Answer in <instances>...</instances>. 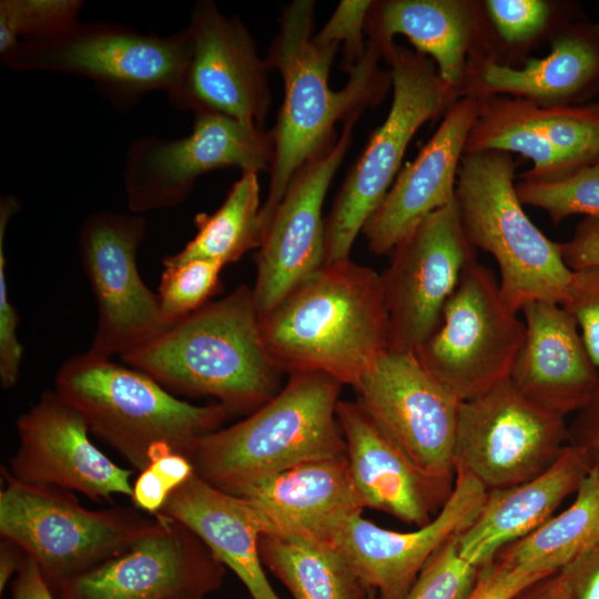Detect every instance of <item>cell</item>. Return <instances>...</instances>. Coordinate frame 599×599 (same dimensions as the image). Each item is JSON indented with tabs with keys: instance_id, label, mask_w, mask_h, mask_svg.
Instances as JSON below:
<instances>
[{
	"instance_id": "1",
	"label": "cell",
	"mask_w": 599,
	"mask_h": 599,
	"mask_svg": "<svg viewBox=\"0 0 599 599\" xmlns=\"http://www.w3.org/2000/svg\"><path fill=\"white\" fill-rule=\"evenodd\" d=\"M314 20V1L294 0L285 6L265 59L268 70H277L282 77L284 100L272 129L271 179L260 212L263 235L294 173L337 139L336 122L376 105L392 85L390 71L378 65L380 49L368 40L366 53L348 72L345 87L331 90L329 70L339 45L316 42Z\"/></svg>"
},
{
	"instance_id": "2",
	"label": "cell",
	"mask_w": 599,
	"mask_h": 599,
	"mask_svg": "<svg viewBox=\"0 0 599 599\" xmlns=\"http://www.w3.org/2000/svg\"><path fill=\"white\" fill-rule=\"evenodd\" d=\"M283 373H322L354 386L388 349L380 275L351 258L324 264L260 318Z\"/></svg>"
},
{
	"instance_id": "3",
	"label": "cell",
	"mask_w": 599,
	"mask_h": 599,
	"mask_svg": "<svg viewBox=\"0 0 599 599\" xmlns=\"http://www.w3.org/2000/svg\"><path fill=\"white\" fill-rule=\"evenodd\" d=\"M172 394L210 396L229 413L254 412L283 372L262 337L253 291L242 284L121 356Z\"/></svg>"
},
{
	"instance_id": "4",
	"label": "cell",
	"mask_w": 599,
	"mask_h": 599,
	"mask_svg": "<svg viewBox=\"0 0 599 599\" xmlns=\"http://www.w3.org/2000/svg\"><path fill=\"white\" fill-rule=\"evenodd\" d=\"M342 384L322 373H294L244 420L202 437L191 457L195 474L241 496L294 466L346 457L336 407Z\"/></svg>"
},
{
	"instance_id": "5",
	"label": "cell",
	"mask_w": 599,
	"mask_h": 599,
	"mask_svg": "<svg viewBox=\"0 0 599 599\" xmlns=\"http://www.w3.org/2000/svg\"><path fill=\"white\" fill-rule=\"evenodd\" d=\"M54 389L81 414L91 434L139 471L160 444L191 459L199 440L220 429L229 414L220 403L182 400L143 372L89 351L63 362Z\"/></svg>"
},
{
	"instance_id": "6",
	"label": "cell",
	"mask_w": 599,
	"mask_h": 599,
	"mask_svg": "<svg viewBox=\"0 0 599 599\" xmlns=\"http://www.w3.org/2000/svg\"><path fill=\"white\" fill-rule=\"evenodd\" d=\"M515 171L510 153H464L455 199L469 243L495 258L504 301L519 313L532 302L560 305L572 271L562 258L560 243L548 238L525 212Z\"/></svg>"
},
{
	"instance_id": "7",
	"label": "cell",
	"mask_w": 599,
	"mask_h": 599,
	"mask_svg": "<svg viewBox=\"0 0 599 599\" xmlns=\"http://www.w3.org/2000/svg\"><path fill=\"white\" fill-rule=\"evenodd\" d=\"M0 535L32 558L55 593L125 552L154 524L138 508L83 507L71 490L21 481L1 467Z\"/></svg>"
},
{
	"instance_id": "8",
	"label": "cell",
	"mask_w": 599,
	"mask_h": 599,
	"mask_svg": "<svg viewBox=\"0 0 599 599\" xmlns=\"http://www.w3.org/2000/svg\"><path fill=\"white\" fill-rule=\"evenodd\" d=\"M192 55L187 28L159 37L112 22L77 21L43 39L20 41L0 54L12 71H48L83 77L119 106L150 91L177 101Z\"/></svg>"
},
{
	"instance_id": "9",
	"label": "cell",
	"mask_w": 599,
	"mask_h": 599,
	"mask_svg": "<svg viewBox=\"0 0 599 599\" xmlns=\"http://www.w3.org/2000/svg\"><path fill=\"white\" fill-rule=\"evenodd\" d=\"M383 58L390 67L392 106L348 171L325 220L324 264L349 258L355 238L389 190L414 134L461 98L426 55L394 43Z\"/></svg>"
},
{
	"instance_id": "10",
	"label": "cell",
	"mask_w": 599,
	"mask_h": 599,
	"mask_svg": "<svg viewBox=\"0 0 599 599\" xmlns=\"http://www.w3.org/2000/svg\"><path fill=\"white\" fill-rule=\"evenodd\" d=\"M524 338V321L505 303L493 271L475 257L447 301L439 325L415 355L463 402L509 378Z\"/></svg>"
},
{
	"instance_id": "11",
	"label": "cell",
	"mask_w": 599,
	"mask_h": 599,
	"mask_svg": "<svg viewBox=\"0 0 599 599\" xmlns=\"http://www.w3.org/2000/svg\"><path fill=\"white\" fill-rule=\"evenodd\" d=\"M274 135L226 114L194 113L191 133L182 138L143 136L128 148L124 189L132 213L183 202L202 174L221 167L243 173L271 170Z\"/></svg>"
},
{
	"instance_id": "12",
	"label": "cell",
	"mask_w": 599,
	"mask_h": 599,
	"mask_svg": "<svg viewBox=\"0 0 599 599\" xmlns=\"http://www.w3.org/2000/svg\"><path fill=\"white\" fill-rule=\"evenodd\" d=\"M565 417L526 398L508 379L459 404L455 470L486 490L511 487L547 470L568 445Z\"/></svg>"
},
{
	"instance_id": "13",
	"label": "cell",
	"mask_w": 599,
	"mask_h": 599,
	"mask_svg": "<svg viewBox=\"0 0 599 599\" xmlns=\"http://www.w3.org/2000/svg\"><path fill=\"white\" fill-rule=\"evenodd\" d=\"M357 403L425 476L453 490L458 400L413 352L387 349L353 386Z\"/></svg>"
},
{
	"instance_id": "14",
	"label": "cell",
	"mask_w": 599,
	"mask_h": 599,
	"mask_svg": "<svg viewBox=\"0 0 599 599\" xmlns=\"http://www.w3.org/2000/svg\"><path fill=\"white\" fill-rule=\"evenodd\" d=\"M145 233L142 215L106 210L92 213L80 227L79 255L98 307L88 351L97 356L121 357L170 326L158 293L143 282L138 268Z\"/></svg>"
},
{
	"instance_id": "15",
	"label": "cell",
	"mask_w": 599,
	"mask_h": 599,
	"mask_svg": "<svg viewBox=\"0 0 599 599\" xmlns=\"http://www.w3.org/2000/svg\"><path fill=\"white\" fill-rule=\"evenodd\" d=\"M392 252L380 274L388 348L415 353L439 325L465 267L476 257L456 199L426 216Z\"/></svg>"
},
{
	"instance_id": "16",
	"label": "cell",
	"mask_w": 599,
	"mask_h": 599,
	"mask_svg": "<svg viewBox=\"0 0 599 599\" xmlns=\"http://www.w3.org/2000/svg\"><path fill=\"white\" fill-rule=\"evenodd\" d=\"M125 552L61 586L58 599H204L224 566L185 525L162 514Z\"/></svg>"
},
{
	"instance_id": "17",
	"label": "cell",
	"mask_w": 599,
	"mask_h": 599,
	"mask_svg": "<svg viewBox=\"0 0 599 599\" xmlns=\"http://www.w3.org/2000/svg\"><path fill=\"white\" fill-rule=\"evenodd\" d=\"M358 118L346 120L342 134L294 173L270 220L255 256L252 288L260 318L324 265L323 202L351 145Z\"/></svg>"
},
{
	"instance_id": "18",
	"label": "cell",
	"mask_w": 599,
	"mask_h": 599,
	"mask_svg": "<svg viewBox=\"0 0 599 599\" xmlns=\"http://www.w3.org/2000/svg\"><path fill=\"white\" fill-rule=\"evenodd\" d=\"M486 488L468 473L456 469L453 491L438 514L415 531L382 528L356 512L339 519L324 539L344 555L353 571L378 599H402L429 558L476 519Z\"/></svg>"
},
{
	"instance_id": "19",
	"label": "cell",
	"mask_w": 599,
	"mask_h": 599,
	"mask_svg": "<svg viewBox=\"0 0 599 599\" xmlns=\"http://www.w3.org/2000/svg\"><path fill=\"white\" fill-rule=\"evenodd\" d=\"M478 100V113L465 153H518L534 164L519 179H557L599 156V101L582 105H540L505 95Z\"/></svg>"
},
{
	"instance_id": "20",
	"label": "cell",
	"mask_w": 599,
	"mask_h": 599,
	"mask_svg": "<svg viewBox=\"0 0 599 599\" xmlns=\"http://www.w3.org/2000/svg\"><path fill=\"white\" fill-rule=\"evenodd\" d=\"M19 446L8 471L30 484L51 485L79 491L94 501L113 495L131 498V469L120 467L90 439L81 414L54 388L17 420Z\"/></svg>"
},
{
	"instance_id": "21",
	"label": "cell",
	"mask_w": 599,
	"mask_h": 599,
	"mask_svg": "<svg viewBox=\"0 0 599 599\" xmlns=\"http://www.w3.org/2000/svg\"><path fill=\"white\" fill-rule=\"evenodd\" d=\"M187 30L192 55L175 106L212 111L264 128L271 102L265 59L237 18L210 0L192 9Z\"/></svg>"
},
{
	"instance_id": "22",
	"label": "cell",
	"mask_w": 599,
	"mask_h": 599,
	"mask_svg": "<svg viewBox=\"0 0 599 599\" xmlns=\"http://www.w3.org/2000/svg\"><path fill=\"white\" fill-rule=\"evenodd\" d=\"M550 39V53L524 67L484 53L468 60L461 97L508 94L540 105H582L599 92V23L566 20Z\"/></svg>"
},
{
	"instance_id": "23",
	"label": "cell",
	"mask_w": 599,
	"mask_h": 599,
	"mask_svg": "<svg viewBox=\"0 0 599 599\" xmlns=\"http://www.w3.org/2000/svg\"><path fill=\"white\" fill-rule=\"evenodd\" d=\"M478 108V99L459 98L415 160L399 172L363 229L374 254L392 252L426 216L455 199L458 170Z\"/></svg>"
},
{
	"instance_id": "24",
	"label": "cell",
	"mask_w": 599,
	"mask_h": 599,
	"mask_svg": "<svg viewBox=\"0 0 599 599\" xmlns=\"http://www.w3.org/2000/svg\"><path fill=\"white\" fill-rule=\"evenodd\" d=\"M336 415L362 506L418 528L430 522L453 490L418 470L357 402L339 399Z\"/></svg>"
},
{
	"instance_id": "25",
	"label": "cell",
	"mask_w": 599,
	"mask_h": 599,
	"mask_svg": "<svg viewBox=\"0 0 599 599\" xmlns=\"http://www.w3.org/2000/svg\"><path fill=\"white\" fill-rule=\"evenodd\" d=\"M525 338L509 380L529 400L565 417L581 410L599 386L573 317L559 304L532 302L520 311Z\"/></svg>"
},
{
	"instance_id": "26",
	"label": "cell",
	"mask_w": 599,
	"mask_h": 599,
	"mask_svg": "<svg viewBox=\"0 0 599 599\" xmlns=\"http://www.w3.org/2000/svg\"><path fill=\"white\" fill-rule=\"evenodd\" d=\"M366 34L383 53L405 35L416 52L429 55L439 77L461 97L468 60L491 52L490 28L481 1L386 0L374 1Z\"/></svg>"
},
{
	"instance_id": "27",
	"label": "cell",
	"mask_w": 599,
	"mask_h": 599,
	"mask_svg": "<svg viewBox=\"0 0 599 599\" xmlns=\"http://www.w3.org/2000/svg\"><path fill=\"white\" fill-rule=\"evenodd\" d=\"M589 470L583 451L568 444L539 476L488 490L476 519L458 536L460 556L478 569L493 561L504 547L550 519L560 504L576 494Z\"/></svg>"
},
{
	"instance_id": "28",
	"label": "cell",
	"mask_w": 599,
	"mask_h": 599,
	"mask_svg": "<svg viewBox=\"0 0 599 599\" xmlns=\"http://www.w3.org/2000/svg\"><path fill=\"white\" fill-rule=\"evenodd\" d=\"M159 512L191 529L240 578L252 599H280L260 555L263 524L246 499L213 487L194 473Z\"/></svg>"
},
{
	"instance_id": "29",
	"label": "cell",
	"mask_w": 599,
	"mask_h": 599,
	"mask_svg": "<svg viewBox=\"0 0 599 599\" xmlns=\"http://www.w3.org/2000/svg\"><path fill=\"white\" fill-rule=\"evenodd\" d=\"M238 497L257 511L263 534H308L325 538L339 519L364 509L353 487L346 457L294 466Z\"/></svg>"
},
{
	"instance_id": "30",
	"label": "cell",
	"mask_w": 599,
	"mask_h": 599,
	"mask_svg": "<svg viewBox=\"0 0 599 599\" xmlns=\"http://www.w3.org/2000/svg\"><path fill=\"white\" fill-rule=\"evenodd\" d=\"M263 565L294 599H366L367 589L329 540L308 534H262Z\"/></svg>"
},
{
	"instance_id": "31",
	"label": "cell",
	"mask_w": 599,
	"mask_h": 599,
	"mask_svg": "<svg viewBox=\"0 0 599 599\" xmlns=\"http://www.w3.org/2000/svg\"><path fill=\"white\" fill-rule=\"evenodd\" d=\"M598 546L599 470L590 467L566 510L504 547L495 558L527 572L552 573Z\"/></svg>"
},
{
	"instance_id": "32",
	"label": "cell",
	"mask_w": 599,
	"mask_h": 599,
	"mask_svg": "<svg viewBox=\"0 0 599 599\" xmlns=\"http://www.w3.org/2000/svg\"><path fill=\"white\" fill-rule=\"evenodd\" d=\"M261 207L257 174L243 173L214 213L195 215L194 237L180 252L164 260H214L224 266L238 261L246 252L261 245Z\"/></svg>"
},
{
	"instance_id": "33",
	"label": "cell",
	"mask_w": 599,
	"mask_h": 599,
	"mask_svg": "<svg viewBox=\"0 0 599 599\" xmlns=\"http://www.w3.org/2000/svg\"><path fill=\"white\" fill-rule=\"evenodd\" d=\"M481 6L490 28L494 59L499 47L505 48L504 54L507 50L512 57L516 52L520 55L545 37L550 38L566 20L581 17L575 3L546 0H486Z\"/></svg>"
},
{
	"instance_id": "34",
	"label": "cell",
	"mask_w": 599,
	"mask_h": 599,
	"mask_svg": "<svg viewBox=\"0 0 599 599\" xmlns=\"http://www.w3.org/2000/svg\"><path fill=\"white\" fill-rule=\"evenodd\" d=\"M515 187L524 205L544 210L556 224L575 214L599 221V156L567 175L520 179Z\"/></svg>"
},
{
	"instance_id": "35",
	"label": "cell",
	"mask_w": 599,
	"mask_h": 599,
	"mask_svg": "<svg viewBox=\"0 0 599 599\" xmlns=\"http://www.w3.org/2000/svg\"><path fill=\"white\" fill-rule=\"evenodd\" d=\"M158 288L162 315L171 326L209 303L224 264L214 260L170 262L163 258Z\"/></svg>"
},
{
	"instance_id": "36",
	"label": "cell",
	"mask_w": 599,
	"mask_h": 599,
	"mask_svg": "<svg viewBox=\"0 0 599 599\" xmlns=\"http://www.w3.org/2000/svg\"><path fill=\"white\" fill-rule=\"evenodd\" d=\"M81 0H1L0 54L20 41L55 35L78 20Z\"/></svg>"
},
{
	"instance_id": "37",
	"label": "cell",
	"mask_w": 599,
	"mask_h": 599,
	"mask_svg": "<svg viewBox=\"0 0 599 599\" xmlns=\"http://www.w3.org/2000/svg\"><path fill=\"white\" fill-rule=\"evenodd\" d=\"M458 536L447 540L429 558L402 599H464L470 592L478 568L460 556Z\"/></svg>"
},
{
	"instance_id": "38",
	"label": "cell",
	"mask_w": 599,
	"mask_h": 599,
	"mask_svg": "<svg viewBox=\"0 0 599 599\" xmlns=\"http://www.w3.org/2000/svg\"><path fill=\"white\" fill-rule=\"evenodd\" d=\"M149 457L150 464L133 483L131 499L135 508L154 516L195 469L190 458L165 444L153 446Z\"/></svg>"
},
{
	"instance_id": "39",
	"label": "cell",
	"mask_w": 599,
	"mask_h": 599,
	"mask_svg": "<svg viewBox=\"0 0 599 599\" xmlns=\"http://www.w3.org/2000/svg\"><path fill=\"white\" fill-rule=\"evenodd\" d=\"M19 209V201L6 195L0 200V383L2 388H12L20 374L23 358V346L17 329L19 314L11 303L7 280V258L4 253V235L9 220Z\"/></svg>"
},
{
	"instance_id": "40",
	"label": "cell",
	"mask_w": 599,
	"mask_h": 599,
	"mask_svg": "<svg viewBox=\"0 0 599 599\" xmlns=\"http://www.w3.org/2000/svg\"><path fill=\"white\" fill-rule=\"evenodd\" d=\"M560 305L576 321L587 352L599 370V265L572 271Z\"/></svg>"
},
{
	"instance_id": "41",
	"label": "cell",
	"mask_w": 599,
	"mask_h": 599,
	"mask_svg": "<svg viewBox=\"0 0 599 599\" xmlns=\"http://www.w3.org/2000/svg\"><path fill=\"white\" fill-rule=\"evenodd\" d=\"M374 1L343 0L335 11L314 34V40L323 44L343 43L344 62L342 68L348 73L364 57L367 50L366 23Z\"/></svg>"
},
{
	"instance_id": "42",
	"label": "cell",
	"mask_w": 599,
	"mask_h": 599,
	"mask_svg": "<svg viewBox=\"0 0 599 599\" xmlns=\"http://www.w3.org/2000/svg\"><path fill=\"white\" fill-rule=\"evenodd\" d=\"M549 573L527 572L495 558L480 567L476 582L464 599H509L524 587Z\"/></svg>"
},
{
	"instance_id": "43",
	"label": "cell",
	"mask_w": 599,
	"mask_h": 599,
	"mask_svg": "<svg viewBox=\"0 0 599 599\" xmlns=\"http://www.w3.org/2000/svg\"><path fill=\"white\" fill-rule=\"evenodd\" d=\"M560 251L571 271L599 265V221L585 217L572 237L560 243Z\"/></svg>"
},
{
	"instance_id": "44",
	"label": "cell",
	"mask_w": 599,
	"mask_h": 599,
	"mask_svg": "<svg viewBox=\"0 0 599 599\" xmlns=\"http://www.w3.org/2000/svg\"><path fill=\"white\" fill-rule=\"evenodd\" d=\"M568 429V444L580 448L590 467L599 470V386Z\"/></svg>"
},
{
	"instance_id": "45",
	"label": "cell",
	"mask_w": 599,
	"mask_h": 599,
	"mask_svg": "<svg viewBox=\"0 0 599 599\" xmlns=\"http://www.w3.org/2000/svg\"><path fill=\"white\" fill-rule=\"evenodd\" d=\"M561 570L573 599H599V546Z\"/></svg>"
},
{
	"instance_id": "46",
	"label": "cell",
	"mask_w": 599,
	"mask_h": 599,
	"mask_svg": "<svg viewBox=\"0 0 599 599\" xmlns=\"http://www.w3.org/2000/svg\"><path fill=\"white\" fill-rule=\"evenodd\" d=\"M11 599H58L43 579L35 561L28 557L11 586Z\"/></svg>"
},
{
	"instance_id": "47",
	"label": "cell",
	"mask_w": 599,
	"mask_h": 599,
	"mask_svg": "<svg viewBox=\"0 0 599 599\" xmlns=\"http://www.w3.org/2000/svg\"><path fill=\"white\" fill-rule=\"evenodd\" d=\"M509 599H573L564 570L541 577L520 589Z\"/></svg>"
},
{
	"instance_id": "48",
	"label": "cell",
	"mask_w": 599,
	"mask_h": 599,
	"mask_svg": "<svg viewBox=\"0 0 599 599\" xmlns=\"http://www.w3.org/2000/svg\"><path fill=\"white\" fill-rule=\"evenodd\" d=\"M27 558L26 552L9 539L0 541V592L7 587L12 576L18 573Z\"/></svg>"
},
{
	"instance_id": "49",
	"label": "cell",
	"mask_w": 599,
	"mask_h": 599,
	"mask_svg": "<svg viewBox=\"0 0 599 599\" xmlns=\"http://www.w3.org/2000/svg\"><path fill=\"white\" fill-rule=\"evenodd\" d=\"M366 599H378L376 591L373 589H368Z\"/></svg>"
}]
</instances>
